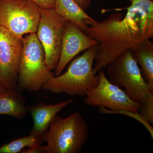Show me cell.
<instances>
[{
	"label": "cell",
	"instance_id": "d6986e66",
	"mask_svg": "<svg viewBox=\"0 0 153 153\" xmlns=\"http://www.w3.org/2000/svg\"><path fill=\"white\" fill-rule=\"evenodd\" d=\"M79 5L83 10H85L88 8L91 4V0H73Z\"/></svg>",
	"mask_w": 153,
	"mask_h": 153
},
{
	"label": "cell",
	"instance_id": "ffe728a7",
	"mask_svg": "<svg viewBox=\"0 0 153 153\" xmlns=\"http://www.w3.org/2000/svg\"><path fill=\"white\" fill-rule=\"evenodd\" d=\"M7 90V89L4 87V86L2 85L1 82H0V94L4 93V92L5 91H6Z\"/></svg>",
	"mask_w": 153,
	"mask_h": 153
},
{
	"label": "cell",
	"instance_id": "52a82bcc",
	"mask_svg": "<svg viewBox=\"0 0 153 153\" xmlns=\"http://www.w3.org/2000/svg\"><path fill=\"white\" fill-rule=\"evenodd\" d=\"M99 82L89 89L84 99L88 106L99 107L102 114H114L120 111L138 112L140 104L131 100L124 91L109 81L104 71H99Z\"/></svg>",
	"mask_w": 153,
	"mask_h": 153
},
{
	"label": "cell",
	"instance_id": "8992f818",
	"mask_svg": "<svg viewBox=\"0 0 153 153\" xmlns=\"http://www.w3.org/2000/svg\"><path fill=\"white\" fill-rule=\"evenodd\" d=\"M40 8L30 0H0V26L18 38L36 33Z\"/></svg>",
	"mask_w": 153,
	"mask_h": 153
},
{
	"label": "cell",
	"instance_id": "277c9868",
	"mask_svg": "<svg viewBox=\"0 0 153 153\" xmlns=\"http://www.w3.org/2000/svg\"><path fill=\"white\" fill-rule=\"evenodd\" d=\"M54 76L46 63L44 49L36 33L26 35L19 62L18 90L38 92Z\"/></svg>",
	"mask_w": 153,
	"mask_h": 153
},
{
	"label": "cell",
	"instance_id": "44dd1931",
	"mask_svg": "<svg viewBox=\"0 0 153 153\" xmlns=\"http://www.w3.org/2000/svg\"><path fill=\"white\" fill-rule=\"evenodd\" d=\"M151 1H153V0H151Z\"/></svg>",
	"mask_w": 153,
	"mask_h": 153
},
{
	"label": "cell",
	"instance_id": "30bf717a",
	"mask_svg": "<svg viewBox=\"0 0 153 153\" xmlns=\"http://www.w3.org/2000/svg\"><path fill=\"white\" fill-rule=\"evenodd\" d=\"M98 44L77 25L67 21L63 33L60 58L54 71L55 76L61 74L76 55Z\"/></svg>",
	"mask_w": 153,
	"mask_h": 153
},
{
	"label": "cell",
	"instance_id": "7a4b0ae2",
	"mask_svg": "<svg viewBox=\"0 0 153 153\" xmlns=\"http://www.w3.org/2000/svg\"><path fill=\"white\" fill-rule=\"evenodd\" d=\"M89 128L79 112L66 117L56 115L40 136L47 143L49 153H78L89 138Z\"/></svg>",
	"mask_w": 153,
	"mask_h": 153
},
{
	"label": "cell",
	"instance_id": "9a60e30c",
	"mask_svg": "<svg viewBox=\"0 0 153 153\" xmlns=\"http://www.w3.org/2000/svg\"><path fill=\"white\" fill-rule=\"evenodd\" d=\"M42 141L39 137L33 135L19 138L0 147V153L21 152L25 148L29 147L36 143Z\"/></svg>",
	"mask_w": 153,
	"mask_h": 153
},
{
	"label": "cell",
	"instance_id": "5bb4252c",
	"mask_svg": "<svg viewBox=\"0 0 153 153\" xmlns=\"http://www.w3.org/2000/svg\"><path fill=\"white\" fill-rule=\"evenodd\" d=\"M54 9L60 16L74 23L84 32L88 26L86 22L93 19L73 0H55Z\"/></svg>",
	"mask_w": 153,
	"mask_h": 153
},
{
	"label": "cell",
	"instance_id": "e0dca14e",
	"mask_svg": "<svg viewBox=\"0 0 153 153\" xmlns=\"http://www.w3.org/2000/svg\"><path fill=\"white\" fill-rule=\"evenodd\" d=\"M41 143H38L28 147V149H24L22 153H49V149L47 145L42 146Z\"/></svg>",
	"mask_w": 153,
	"mask_h": 153
},
{
	"label": "cell",
	"instance_id": "2e32d148",
	"mask_svg": "<svg viewBox=\"0 0 153 153\" xmlns=\"http://www.w3.org/2000/svg\"><path fill=\"white\" fill-rule=\"evenodd\" d=\"M138 112L150 124H153V95L140 104Z\"/></svg>",
	"mask_w": 153,
	"mask_h": 153
},
{
	"label": "cell",
	"instance_id": "3957f363",
	"mask_svg": "<svg viewBox=\"0 0 153 153\" xmlns=\"http://www.w3.org/2000/svg\"><path fill=\"white\" fill-rule=\"evenodd\" d=\"M97 51V46L85 50L72 60L65 73L52 76L42 89L56 94L85 96L88 91L98 83V75L93 72Z\"/></svg>",
	"mask_w": 153,
	"mask_h": 153
},
{
	"label": "cell",
	"instance_id": "ac0fdd59",
	"mask_svg": "<svg viewBox=\"0 0 153 153\" xmlns=\"http://www.w3.org/2000/svg\"><path fill=\"white\" fill-rule=\"evenodd\" d=\"M41 9H54L55 0H30Z\"/></svg>",
	"mask_w": 153,
	"mask_h": 153
},
{
	"label": "cell",
	"instance_id": "5b68a950",
	"mask_svg": "<svg viewBox=\"0 0 153 153\" xmlns=\"http://www.w3.org/2000/svg\"><path fill=\"white\" fill-rule=\"evenodd\" d=\"M105 68L109 81L123 89L135 102L142 104L153 95V88L144 79L131 50L122 54Z\"/></svg>",
	"mask_w": 153,
	"mask_h": 153
},
{
	"label": "cell",
	"instance_id": "6da1fadb",
	"mask_svg": "<svg viewBox=\"0 0 153 153\" xmlns=\"http://www.w3.org/2000/svg\"><path fill=\"white\" fill-rule=\"evenodd\" d=\"M129 1L124 16L113 13L101 22L93 19L86 22L84 32L98 43L93 66L95 74L143 40L153 38V1Z\"/></svg>",
	"mask_w": 153,
	"mask_h": 153
},
{
	"label": "cell",
	"instance_id": "4fadbf2b",
	"mask_svg": "<svg viewBox=\"0 0 153 153\" xmlns=\"http://www.w3.org/2000/svg\"><path fill=\"white\" fill-rule=\"evenodd\" d=\"M146 82L153 88V42L143 40L131 51Z\"/></svg>",
	"mask_w": 153,
	"mask_h": 153
},
{
	"label": "cell",
	"instance_id": "ba28073f",
	"mask_svg": "<svg viewBox=\"0 0 153 153\" xmlns=\"http://www.w3.org/2000/svg\"><path fill=\"white\" fill-rule=\"evenodd\" d=\"M40 15L36 36L44 49L47 66L52 71L55 70L59 61L67 21L54 9L40 8Z\"/></svg>",
	"mask_w": 153,
	"mask_h": 153
},
{
	"label": "cell",
	"instance_id": "8fae6325",
	"mask_svg": "<svg viewBox=\"0 0 153 153\" xmlns=\"http://www.w3.org/2000/svg\"><path fill=\"white\" fill-rule=\"evenodd\" d=\"M73 102L72 99L55 104H47L40 101L36 104L28 106L33 120L30 134L40 137L47 130L50 123L57 114Z\"/></svg>",
	"mask_w": 153,
	"mask_h": 153
},
{
	"label": "cell",
	"instance_id": "7c38bea8",
	"mask_svg": "<svg viewBox=\"0 0 153 153\" xmlns=\"http://www.w3.org/2000/svg\"><path fill=\"white\" fill-rule=\"evenodd\" d=\"M18 90H7L0 94V114L22 120L29 110L26 100Z\"/></svg>",
	"mask_w": 153,
	"mask_h": 153
},
{
	"label": "cell",
	"instance_id": "9c48e42d",
	"mask_svg": "<svg viewBox=\"0 0 153 153\" xmlns=\"http://www.w3.org/2000/svg\"><path fill=\"white\" fill-rule=\"evenodd\" d=\"M23 38L0 26V82L7 90H18V78Z\"/></svg>",
	"mask_w": 153,
	"mask_h": 153
}]
</instances>
